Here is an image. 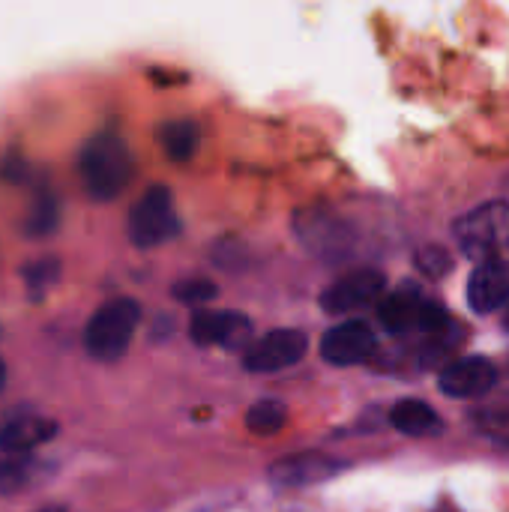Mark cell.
I'll list each match as a JSON object with an SVG mask.
<instances>
[{
	"label": "cell",
	"instance_id": "cb8c5ba5",
	"mask_svg": "<svg viewBox=\"0 0 509 512\" xmlns=\"http://www.w3.org/2000/svg\"><path fill=\"white\" fill-rule=\"evenodd\" d=\"M0 174H3L9 183H21V180L27 177V162H24V159H18V156H9V159L3 162Z\"/></svg>",
	"mask_w": 509,
	"mask_h": 512
},
{
	"label": "cell",
	"instance_id": "83f0119b",
	"mask_svg": "<svg viewBox=\"0 0 509 512\" xmlns=\"http://www.w3.org/2000/svg\"><path fill=\"white\" fill-rule=\"evenodd\" d=\"M441 512H450V510H441Z\"/></svg>",
	"mask_w": 509,
	"mask_h": 512
},
{
	"label": "cell",
	"instance_id": "4316f807",
	"mask_svg": "<svg viewBox=\"0 0 509 512\" xmlns=\"http://www.w3.org/2000/svg\"><path fill=\"white\" fill-rule=\"evenodd\" d=\"M504 324H507V330H509V303H507V315H504Z\"/></svg>",
	"mask_w": 509,
	"mask_h": 512
},
{
	"label": "cell",
	"instance_id": "d6986e66",
	"mask_svg": "<svg viewBox=\"0 0 509 512\" xmlns=\"http://www.w3.org/2000/svg\"><path fill=\"white\" fill-rule=\"evenodd\" d=\"M39 462L24 459V456H0V495H12L18 489H24L33 477H36Z\"/></svg>",
	"mask_w": 509,
	"mask_h": 512
},
{
	"label": "cell",
	"instance_id": "8fae6325",
	"mask_svg": "<svg viewBox=\"0 0 509 512\" xmlns=\"http://www.w3.org/2000/svg\"><path fill=\"white\" fill-rule=\"evenodd\" d=\"M441 390L453 399H474L495 387L498 369L486 357H462L441 369Z\"/></svg>",
	"mask_w": 509,
	"mask_h": 512
},
{
	"label": "cell",
	"instance_id": "484cf974",
	"mask_svg": "<svg viewBox=\"0 0 509 512\" xmlns=\"http://www.w3.org/2000/svg\"><path fill=\"white\" fill-rule=\"evenodd\" d=\"M39 512H63V507H48V510H39Z\"/></svg>",
	"mask_w": 509,
	"mask_h": 512
},
{
	"label": "cell",
	"instance_id": "7c38bea8",
	"mask_svg": "<svg viewBox=\"0 0 509 512\" xmlns=\"http://www.w3.org/2000/svg\"><path fill=\"white\" fill-rule=\"evenodd\" d=\"M468 303L474 312L486 315L509 303V264L501 258H486L477 264L468 282Z\"/></svg>",
	"mask_w": 509,
	"mask_h": 512
},
{
	"label": "cell",
	"instance_id": "6da1fadb",
	"mask_svg": "<svg viewBox=\"0 0 509 512\" xmlns=\"http://www.w3.org/2000/svg\"><path fill=\"white\" fill-rule=\"evenodd\" d=\"M78 177L93 201H114L135 177V156L117 129L93 132L78 150Z\"/></svg>",
	"mask_w": 509,
	"mask_h": 512
},
{
	"label": "cell",
	"instance_id": "7a4b0ae2",
	"mask_svg": "<svg viewBox=\"0 0 509 512\" xmlns=\"http://www.w3.org/2000/svg\"><path fill=\"white\" fill-rule=\"evenodd\" d=\"M138 321H141V306L129 297H114L105 306H99L84 333V345L90 357L102 363L120 360L138 330Z\"/></svg>",
	"mask_w": 509,
	"mask_h": 512
},
{
	"label": "cell",
	"instance_id": "5bb4252c",
	"mask_svg": "<svg viewBox=\"0 0 509 512\" xmlns=\"http://www.w3.org/2000/svg\"><path fill=\"white\" fill-rule=\"evenodd\" d=\"M57 435V426L45 417H15L0 429V453L24 456L36 450L39 444L51 441Z\"/></svg>",
	"mask_w": 509,
	"mask_h": 512
},
{
	"label": "cell",
	"instance_id": "603a6c76",
	"mask_svg": "<svg viewBox=\"0 0 509 512\" xmlns=\"http://www.w3.org/2000/svg\"><path fill=\"white\" fill-rule=\"evenodd\" d=\"M480 426H483V432L492 441L509 447V411H483L480 414Z\"/></svg>",
	"mask_w": 509,
	"mask_h": 512
},
{
	"label": "cell",
	"instance_id": "9c48e42d",
	"mask_svg": "<svg viewBox=\"0 0 509 512\" xmlns=\"http://www.w3.org/2000/svg\"><path fill=\"white\" fill-rule=\"evenodd\" d=\"M342 465L324 453H294L282 456L270 468V483L276 489H303V486H318L330 477H336Z\"/></svg>",
	"mask_w": 509,
	"mask_h": 512
},
{
	"label": "cell",
	"instance_id": "2e32d148",
	"mask_svg": "<svg viewBox=\"0 0 509 512\" xmlns=\"http://www.w3.org/2000/svg\"><path fill=\"white\" fill-rule=\"evenodd\" d=\"M156 141H159L162 153H165L171 162L183 165V162H189V159L198 153L201 129H198V123L189 120V117L165 120V123L159 126V132H156Z\"/></svg>",
	"mask_w": 509,
	"mask_h": 512
},
{
	"label": "cell",
	"instance_id": "277c9868",
	"mask_svg": "<svg viewBox=\"0 0 509 512\" xmlns=\"http://www.w3.org/2000/svg\"><path fill=\"white\" fill-rule=\"evenodd\" d=\"M509 228V204L504 201H489L477 210H471L465 219H459L456 225V237L459 246L468 258L486 261L495 258V246L501 240V234Z\"/></svg>",
	"mask_w": 509,
	"mask_h": 512
},
{
	"label": "cell",
	"instance_id": "ba28073f",
	"mask_svg": "<svg viewBox=\"0 0 509 512\" xmlns=\"http://www.w3.org/2000/svg\"><path fill=\"white\" fill-rule=\"evenodd\" d=\"M375 348H378L375 333L363 321L336 324L321 339V357L333 366H360L375 354Z\"/></svg>",
	"mask_w": 509,
	"mask_h": 512
},
{
	"label": "cell",
	"instance_id": "3957f363",
	"mask_svg": "<svg viewBox=\"0 0 509 512\" xmlns=\"http://www.w3.org/2000/svg\"><path fill=\"white\" fill-rule=\"evenodd\" d=\"M129 240L138 249H156L162 243H168L171 237H177L180 231V219L174 210V198L168 186H150L129 210Z\"/></svg>",
	"mask_w": 509,
	"mask_h": 512
},
{
	"label": "cell",
	"instance_id": "8992f818",
	"mask_svg": "<svg viewBox=\"0 0 509 512\" xmlns=\"http://www.w3.org/2000/svg\"><path fill=\"white\" fill-rule=\"evenodd\" d=\"M309 351V339L300 330H273L246 348L243 363L249 372H282L300 363Z\"/></svg>",
	"mask_w": 509,
	"mask_h": 512
},
{
	"label": "cell",
	"instance_id": "30bf717a",
	"mask_svg": "<svg viewBox=\"0 0 509 512\" xmlns=\"http://www.w3.org/2000/svg\"><path fill=\"white\" fill-rule=\"evenodd\" d=\"M189 336L198 345H219V348H243L249 345L252 324L240 312H195L189 324Z\"/></svg>",
	"mask_w": 509,
	"mask_h": 512
},
{
	"label": "cell",
	"instance_id": "4fadbf2b",
	"mask_svg": "<svg viewBox=\"0 0 509 512\" xmlns=\"http://www.w3.org/2000/svg\"><path fill=\"white\" fill-rule=\"evenodd\" d=\"M423 306H426V300H423L420 288H414V285H402V288H396L393 294L381 297L378 318H381V324H384V330H387V333L402 336V333L417 330Z\"/></svg>",
	"mask_w": 509,
	"mask_h": 512
},
{
	"label": "cell",
	"instance_id": "9a60e30c",
	"mask_svg": "<svg viewBox=\"0 0 509 512\" xmlns=\"http://www.w3.org/2000/svg\"><path fill=\"white\" fill-rule=\"evenodd\" d=\"M390 423L408 438H438L444 432V420L438 417V411L426 402H417V399L399 402L390 411Z\"/></svg>",
	"mask_w": 509,
	"mask_h": 512
},
{
	"label": "cell",
	"instance_id": "52a82bcc",
	"mask_svg": "<svg viewBox=\"0 0 509 512\" xmlns=\"http://www.w3.org/2000/svg\"><path fill=\"white\" fill-rule=\"evenodd\" d=\"M384 288H387L384 273H378V270H357V273H348L339 282H333L324 291L321 306L330 315H348L354 309L372 306L384 294Z\"/></svg>",
	"mask_w": 509,
	"mask_h": 512
},
{
	"label": "cell",
	"instance_id": "ffe728a7",
	"mask_svg": "<svg viewBox=\"0 0 509 512\" xmlns=\"http://www.w3.org/2000/svg\"><path fill=\"white\" fill-rule=\"evenodd\" d=\"M57 270H60L57 258H42V261L24 267V282H27V288L33 294H42V291H48L57 282Z\"/></svg>",
	"mask_w": 509,
	"mask_h": 512
},
{
	"label": "cell",
	"instance_id": "44dd1931",
	"mask_svg": "<svg viewBox=\"0 0 509 512\" xmlns=\"http://www.w3.org/2000/svg\"><path fill=\"white\" fill-rule=\"evenodd\" d=\"M216 294H219V288H216L210 279H183V282L174 285V297H177L180 303H189V306L210 303Z\"/></svg>",
	"mask_w": 509,
	"mask_h": 512
},
{
	"label": "cell",
	"instance_id": "7402d4cb",
	"mask_svg": "<svg viewBox=\"0 0 509 512\" xmlns=\"http://www.w3.org/2000/svg\"><path fill=\"white\" fill-rule=\"evenodd\" d=\"M417 267H420L426 276L441 279V276H447V273L453 270V258H450L447 249H441V246H426V249L417 255Z\"/></svg>",
	"mask_w": 509,
	"mask_h": 512
},
{
	"label": "cell",
	"instance_id": "5b68a950",
	"mask_svg": "<svg viewBox=\"0 0 509 512\" xmlns=\"http://www.w3.org/2000/svg\"><path fill=\"white\" fill-rule=\"evenodd\" d=\"M294 231L303 240V246L321 258H345L351 249V228L330 210L312 207V210H300L294 216Z\"/></svg>",
	"mask_w": 509,
	"mask_h": 512
},
{
	"label": "cell",
	"instance_id": "e0dca14e",
	"mask_svg": "<svg viewBox=\"0 0 509 512\" xmlns=\"http://www.w3.org/2000/svg\"><path fill=\"white\" fill-rule=\"evenodd\" d=\"M285 423H288V408L279 399H261L246 414V426L255 435H276L285 429Z\"/></svg>",
	"mask_w": 509,
	"mask_h": 512
},
{
	"label": "cell",
	"instance_id": "d4e9b609",
	"mask_svg": "<svg viewBox=\"0 0 509 512\" xmlns=\"http://www.w3.org/2000/svg\"><path fill=\"white\" fill-rule=\"evenodd\" d=\"M3 384H6V366H3V360H0V390H3Z\"/></svg>",
	"mask_w": 509,
	"mask_h": 512
},
{
	"label": "cell",
	"instance_id": "ac0fdd59",
	"mask_svg": "<svg viewBox=\"0 0 509 512\" xmlns=\"http://www.w3.org/2000/svg\"><path fill=\"white\" fill-rule=\"evenodd\" d=\"M57 198L48 192V189H39L36 192V198H33V207H30V213H27V225H24V231L30 234V237H45V234H51L54 228H57Z\"/></svg>",
	"mask_w": 509,
	"mask_h": 512
}]
</instances>
